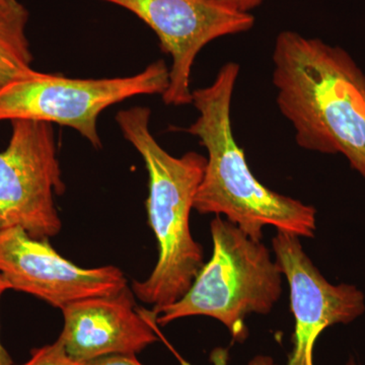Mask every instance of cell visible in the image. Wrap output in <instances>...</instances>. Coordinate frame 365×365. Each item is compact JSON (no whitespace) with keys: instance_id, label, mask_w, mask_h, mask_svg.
Here are the masks:
<instances>
[{"instance_id":"1","label":"cell","mask_w":365,"mask_h":365,"mask_svg":"<svg viewBox=\"0 0 365 365\" xmlns=\"http://www.w3.org/2000/svg\"><path fill=\"white\" fill-rule=\"evenodd\" d=\"M276 103L304 150L342 155L365 179V73L343 48L282 31L274 44Z\"/></svg>"},{"instance_id":"2","label":"cell","mask_w":365,"mask_h":365,"mask_svg":"<svg viewBox=\"0 0 365 365\" xmlns=\"http://www.w3.org/2000/svg\"><path fill=\"white\" fill-rule=\"evenodd\" d=\"M239 74V64L227 62L210 86L192 91L191 105L199 116L182 130L197 137L208 153L194 209L201 215H225L256 241L263 239L265 227L299 237H313L316 209L261 184L235 140L232 101Z\"/></svg>"},{"instance_id":"3","label":"cell","mask_w":365,"mask_h":365,"mask_svg":"<svg viewBox=\"0 0 365 365\" xmlns=\"http://www.w3.org/2000/svg\"><path fill=\"white\" fill-rule=\"evenodd\" d=\"M150 108L121 110L116 120L124 138L143 157L148 173V223L157 239L158 259L150 277L134 281V294L157 314L184 297L203 267V249L192 237L190 215L207 158L190 151L167 153L151 134Z\"/></svg>"},{"instance_id":"4","label":"cell","mask_w":365,"mask_h":365,"mask_svg":"<svg viewBox=\"0 0 365 365\" xmlns=\"http://www.w3.org/2000/svg\"><path fill=\"white\" fill-rule=\"evenodd\" d=\"M212 257L182 299L155 317L158 325L192 316L210 317L227 327L234 340L248 336L250 314L270 313L282 292V272L262 241L216 215L210 223Z\"/></svg>"},{"instance_id":"5","label":"cell","mask_w":365,"mask_h":365,"mask_svg":"<svg viewBox=\"0 0 365 365\" xmlns=\"http://www.w3.org/2000/svg\"><path fill=\"white\" fill-rule=\"evenodd\" d=\"M169 76L162 59L124 78H71L37 71L0 88V122L32 120L71 127L100 150L98 120L103 111L138 96H163Z\"/></svg>"},{"instance_id":"6","label":"cell","mask_w":365,"mask_h":365,"mask_svg":"<svg viewBox=\"0 0 365 365\" xmlns=\"http://www.w3.org/2000/svg\"><path fill=\"white\" fill-rule=\"evenodd\" d=\"M11 135L0 151V230L21 227L36 239L61 230L55 195L66 191L53 124L11 122Z\"/></svg>"},{"instance_id":"7","label":"cell","mask_w":365,"mask_h":365,"mask_svg":"<svg viewBox=\"0 0 365 365\" xmlns=\"http://www.w3.org/2000/svg\"><path fill=\"white\" fill-rule=\"evenodd\" d=\"M123 7L146 24L172 57L169 86L162 96L167 106L192 104V67L209 43L249 32L255 18L213 0H101Z\"/></svg>"},{"instance_id":"8","label":"cell","mask_w":365,"mask_h":365,"mask_svg":"<svg viewBox=\"0 0 365 365\" xmlns=\"http://www.w3.org/2000/svg\"><path fill=\"white\" fill-rule=\"evenodd\" d=\"M0 274L11 289L60 309L78 300L117 294L127 287L119 268L79 267L57 253L48 239H36L21 227L0 230Z\"/></svg>"},{"instance_id":"9","label":"cell","mask_w":365,"mask_h":365,"mask_svg":"<svg viewBox=\"0 0 365 365\" xmlns=\"http://www.w3.org/2000/svg\"><path fill=\"white\" fill-rule=\"evenodd\" d=\"M276 262L290 289L295 319L294 348L287 365H314L319 336L329 327L349 324L365 312L364 292L351 284H332L302 248L299 237L279 232L272 240Z\"/></svg>"},{"instance_id":"10","label":"cell","mask_w":365,"mask_h":365,"mask_svg":"<svg viewBox=\"0 0 365 365\" xmlns=\"http://www.w3.org/2000/svg\"><path fill=\"white\" fill-rule=\"evenodd\" d=\"M59 339L78 362L110 354H134L158 340L148 319L137 313L128 287L117 294L72 302L61 309Z\"/></svg>"},{"instance_id":"11","label":"cell","mask_w":365,"mask_h":365,"mask_svg":"<svg viewBox=\"0 0 365 365\" xmlns=\"http://www.w3.org/2000/svg\"><path fill=\"white\" fill-rule=\"evenodd\" d=\"M30 13L20 0H0V88L35 74L26 36Z\"/></svg>"},{"instance_id":"12","label":"cell","mask_w":365,"mask_h":365,"mask_svg":"<svg viewBox=\"0 0 365 365\" xmlns=\"http://www.w3.org/2000/svg\"><path fill=\"white\" fill-rule=\"evenodd\" d=\"M67 354L66 348L59 338L54 343L31 351V357L21 365H81Z\"/></svg>"},{"instance_id":"13","label":"cell","mask_w":365,"mask_h":365,"mask_svg":"<svg viewBox=\"0 0 365 365\" xmlns=\"http://www.w3.org/2000/svg\"><path fill=\"white\" fill-rule=\"evenodd\" d=\"M81 365H143L134 354H110L81 362Z\"/></svg>"},{"instance_id":"14","label":"cell","mask_w":365,"mask_h":365,"mask_svg":"<svg viewBox=\"0 0 365 365\" xmlns=\"http://www.w3.org/2000/svg\"><path fill=\"white\" fill-rule=\"evenodd\" d=\"M181 365H192L189 364L186 360L179 357ZM211 362L213 365H227L228 361V352L227 349H222V348H217L215 351L211 353L210 356ZM249 365H275L274 364L273 360L270 357L266 356H258L256 359L252 360Z\"/></svg>"},{"instance_id":"15","label":"cell","mask_w":365,"mask_h":365,"mask_svg":"<svg viewBox=\"0 0 365 365\" xmlns=\"http://www.w3.org/2000/svg\"><path fill=\"white\" fill-rule=\"evenodd\" d=\"M213 1L225 4L230 9H237L242 13L251 14L252 11L261 6L263 0H213Z\"/></svg>"},{"instance_id":"16","label":"cell","mask_w":365,"mask_h":365,"mask_svg":"<svg viewBox=\"0 0 365 365\" xmlns=\"http://www.w3.org/2000/svg\"><path fill=\"white\" fill-rule=\"evenodd\" d=\"M7 290H11V287H9V282L4 279V276L0 274V299ZM0 365H14L13 359L2 345L1 340H0Z\"/></svg>"},{"instance_id":"17","label":"cell","mask_w":365,"mask_h":365,"mask_svg":"<svg viewBox=\"0 0 365 365\" xmlns=\"http://www.w3.org/2000/svg\"><path fill=\"white\" fill-rule=\"evenodd\" d=\"M350 365H354V364H350Z\"/></svg>"}]
</instances>
